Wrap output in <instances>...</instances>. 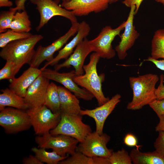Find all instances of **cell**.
I'll return each instance as SVG.
<instances>
[{"label": "cell", "instance_id": "1", "mask_svg": "<svg viewBox=\"0 0 164 164\" xmlns=\"http://www.w3.org/2000/svg\"><path fill=\"white\" fill-rule=\"evenodd\" d=\"M129 80L133 92V98L127 104V109H140L156 99L155 86L159 80L157 74L148 73L131 77Z\"/></svg>", "mask_w": 164, "mask_h": 164}, {"label": "cell", "instance_id": "2", "mask_svg": "<svg viewBox=\"0 0 164 164\" xmlns=\"http://www.w3.org/2000/svg\"><path fill=\"white\" fill-rule=\"evenodd\" d=\"M43 38L41 34L32 35L11 42L2 48L0 56L6 61L13 62L19 71L24 64H30L36 52L34 47Z\"/></svg>", "mask_w": 164, "mask_h": 164}, {"label": "cell", "instance_id": "3", "mask_svg": "<svg viewBox=\"0 0 164 164\" xmlns=\"http://www.w3.org/2000/svg\"><path fill=\"white\" fill-rule=\"evenodd\" d=\"M100 57L95 52L90 56L88 64L84 65L85 73L76 75L73 78L76 83L93 95L96 99L99 106L101 105L109 100L104 95L102 90V83L104 80V74L99 75L97 70V65Z\"/></svg>", "mask_w": 164, "mask_h": 164}, {"label": "cell", "instance_id": "4", "mask_svg": "<svg viewBox=\"0 0 164 164\" xmlns=\"http://www.w3.org/2000/svg\"><path fill=\"white\" fill-rule=\"evenodd\" d=\"M80 114H68L61 113L60 121L57 126L51 130L52 135L61 134L74 138L82 142L92 132L90 125L84 123Z\"/></svg>", "mask_w": 164, "mask_h": 164}, {"label": "cell", "instance_id": "5", "mask_svg": "<svg viewBox=\"0 0 164 164\" xmlns=\"http://www.w3.org/2000/svg\"><path fill=\"white\" fill-rule=\"evenodd\" d=\"M32 126L37 135L50 132L59 122L61 112L54 113L45 105L27 110Z\"/></svg>", "mask_w": 164, "mask_h": 164}, {"label": "cell", "instance_id": "6", "mask_svg": "<svg viewBox=\"0 0 164 164\" xmlns=\"http://www.w3.org/2000/svg\"><path fill=\"white\" fill-rule=\"evenodd\" d=\"M35 141L38 147L50 149L59 155L67 156L76 151L79 141L70 136L61 135H52L50 132L37 135Z\"/></svg>", "mask_w": 164, "mask_h": 164}, {"label": "cell", "instance_id": "7", "mask_svg": "<svg viewBox=\"0 0 164 164\" xmlns=\"http://www.w3.org/2000/svg\"><path fill=\"white\" fill-rule=\"evenodd\" d=\"M125 24L126 21H124L114 29L109 26L103 27L96 37L89 40L92 51L97 53L100 58L110 59L114 57L116 51L113 48L112 43L116 36H120V33Z\"/></svg>", "mask_w": 164, "mask_h": 164}, {"label": "cell", "instance_id": "8", "mask_svg": "<svg viewBox=\"0 0 164 164\" xmlns=\"http://www.w3.org/2000/svg\"><path fill=\"white\" fill-rule=\"evenodd\" d=\"M0 111V125L6 133L16 134L32 126L27 111L10 107Z\"/></svg>", "mask_w": 164, "mask_h": 164}, {"label": "cell", "instance_id": "9", "mask_svg": "<svg viewBox=\"0 0 164 164\" xmlns=\"http://www.w3.org/2000/svg\"><path fill=\"white\" fill-rule=\"evenodd\" d=\"M110 140V136L106 133L100 135L96 131L92 132L87 135L82 142H80L76 151L91 158H109L113 152L107 146Z\"/></svg>", "mask_w": 164, "mask_h": 164}, {"label": "cell", "instance_id": "10", "mask_svg": "<svg viewBox=\"0 0 164 164\" xmlns=\"http://www.w3.org/2000/svg\"><path fill=\"white\" fill-rule=\"evenodd\" d=\"M36 6L40 15V20L36 29H41L53 17L61 16L69 20L71 23L77 22L76 17L73 13L58 5L53 0H29Z\"/></svg>", "mask_w": 164, "mask_h": 164}, {"label": "cell", "instance_id": "11", "mask_svg": "<svg viewBox=\"0 0 164 164\" xmlns=\"http://www.w3.org/2000/svg\"><path fill=\"white\" fill-rule=\"evenodd\" d=\"M71 24V27L65 34L51 44L46 46L40 45L38 47L29 65L30 66L38 68L44 61L48 62L53 58L54 53L60 50L72 36L77 33L80 23L77 22Z\"/></svg>", "mask_w": 164, "mask_h": 164}, {"label": "cell", "instance_id": "12", "mask_svg": "<svg viewBox=\"0 0 164 164\" xmlns=\"http://www.w3.org/2000/svg\"><path fill=\"white\" fill-rule=\"evenodd\" d=\"M42 71L43 76L49 80L61 84L78 99L90 101L94 97L90 93L84 88L80 87L74 81L73 78L77 75L74 70L68 72L60 73L54 70L45 68Z\"/></svg>", "mask_w": 164, "mask_h": 164}, {"label": "cell", "instance_id": "13", "mask_svg": "<svg viewBox=\"0 0 164 164\" xmlns=\"http://www.w3.org/2000/svg\"><path fill=\"white\" fill-rule=\"evenodd\" d=\"M126 21L123 33L120 35L121 40L115 48L118 58L124 59L127 55V52L134 45L136 39L139 36V33L136 30L134 25V19L135 6L132 5Z\"/></svg>", "mask_w": 164, "mask_h": 164}, {"label": "cell", "instance_id": "14", "mask_svg": "<svg viewBox=\"0 0 164 164\" xmlns=\"http://www.w3.org/2000/svg\"><path fill=\"white\" fill-rule=\"evenodd\" d=\"M110 0H70L62 2L61 6L72 12L76 16L88 15L91 12L99 13L108 7Z\"/></svg>", "mask_w": 164, "mask_h": 164}, {"label": "cell", "instance_id": "15", "mask_svg": "<svg viewBox=\"0 0 164 164\" xmlns=\"http://www.w3.org/2000/svg\"><path fill=\"white\" fill-rule=\"evenodd\" d=\"M92 50L89 40L85 38L76 47L70 56L62 63L54 66V70L58 71L61 69L73 66L77 75L84 73L83 66L85 60Z\"/></svg>", "mask_w": 164, "mask_h": 164}, {"label": "cell", "instance_id": "16", "mask_svg": "<svg viewBox=\"0 0 164 164\" xmlns=\"http://www.w3.org/2000/svg\"><path fill=\"white\" fill-rule=\"evenodd\" d=\"M121 97L120 94H116L104 104L93 109L81 110L80 114L82 116L87 115L93 118L95 123V131L101 135L103 133L106 119L120 102Z\"/></svg>", "mask_w": 164, "mask_h": 164}, {"label": "cell", "instance_id": "17", "mask_svg": "<svg viewBox=\"0 0 164 164\" xmlns=\"http://www.w3.org/2000/svg\"><path fill=\"white\" fill-rule=\"evenodd\" d=\"M90 31V27L86 22L80 23L78 29L75 36L59 51L57 55L51 60L47 62L41 68L42 70L48 66H54L62 59H67L72 53L77 46L88 36Z\"/></svg>", "mask_w": 164, "mask_h": 164}, {"label": "cell", "instance_id": "18", "mask_svg": "<svg viewBox=\"0 0 164 164\" xmlns=\"http://www.w3.org/2000/svg\"><path fill=\"white\" fill-rule=\"evenodd\" d=\"M49 80L42 74L39 76L27 89L24 98L29 108H38L44 105Z\"/></svg>", "mask_w": 164, "mask_h": 164}, {"label": "cell", "instance_id": "19", "mask_svg": "<svg viewBox=\"0 0 164 164\" xmlns=\"http://www.w3.org/2000/svg\"><path fill=\"white\" fill-rule=\"evenodd\" d=\"M42 71L41 69L30 66L19 77L10 80L9 88L18 95L24 97L27 89L42 74Z\"/></svg>", "mask_w": 164, "mask_h": 164}, {"label": "cell", "instance_id": "20", "mask_svg": "<svg viewBox=\"0 0 164 164\" xmlns=\"http://www.w3.org/2000/svg\"><path fill=\"white\" fill-rule=\"evenodd\" d=\"M61 113L80 114L81 109L78 98L63 87L58 86Z\"/></svg>", "mask_w": 164, "mask_h": 164}, {"label": "cell", "instance_id": "21", "mask_svg": "<svg viewBox=\"0 0 164 164\" xmlns=\"http://www.w3.org/2000/svg\"><path fill=\"white\" fill-rule=\"evenodd\" d=\"M0 94V110L6 107L25 110L29 107L24 97L16 94L9 88L1 90Z\"/></svg>", "mask_w": 164, "mask_h": 164}, {"label": "cell", "instance_id": "22", "mask_svg": "<svg viewBox=\"0 0 164 164\" xmlns=\"http://www.w3.org/2000/svg\"><path fill=\"white\" fill-rule=\"evenodd\" d=\"M129 154L132 162L134 164H164V156L155 150L144 152L134 148Z\"/></svg>", "mask_w": 164, "mask_h": 164}, {"label": "cell", "instance_id": "23", "mask_svg": "<svg viewBox=\"0 0 164 164\" xmlns=\"http://www.w3.org/2000/svg\"><path fill=\"white\" fill-rule=\"evenodd\" d=\"M44 105L53 112H61L58 86L53 82L50 83L46 91Z\"/></svg>", "mask_w": 164, "mask_h": 164}, {"label": "cell", "instance_id": "24", "mask_svg": "<svg viewBox=\"0 0 164 164\" xmlns=\"http://www.w3.org/2000/svg\"><path fill=\"white\" fill-rule=\"evenodd\" d=\"M9 29L20 32H28L31 29V23L26 10L16 12Z\"/></svg>", "mask_w": 164, "mask_h": 164}, {"label": "cell", "instance_id": "25", "mask_svg": "<svg viewBox=\"0 0 164 164\" xmlns=\"http://www.w3.org/2000/svg\"><path fill=\"white\" fill-rule=\"evenodd\" d=\"M31 150L43 164L44 163L48 164H59L60 162L68 157V156H61L53 151L48 152L44 148L34 147L32 148Z\"/></svg>", "mask_w": 164, "mask_h": 164}, {"label": "cell", "instance_id": "26", "mask_svg": "<svg viewBox=\"0 0 164 164\" xmlns=\"http://www.w3.org/2000/svg\"><path fill=\"white\" fill-rule=\"evenodd\" d=\"M151 57L164 60V29L156 30L152 41Z\"/></svg>", "mask_w": 164, "mask_h": 164}, {"label": "cell", "instance_id": "27", "mask_svg": "<svg viewBox=\"0 0 164 164\" xmlns=\"http://www.w3.org/2000/svg\"><path fill=\"white\" fill-rule=\"evenodd\" d=\"M32 35L29 32H18L9 29L0 34V47L2 48L11 42L28 38Z\"/></svg>", "mask_w": 164, "mask_h": 164}, {"label": "cell", "instance_id": "28", "mask_svg": "<svg viewBox=\"0 0 164 164\" xmlns=\"http://www.w3.org/2000/svg\"><path fill=\"white\" fill-rule=\"evenodd\" d=\"M60 164H93L92 158L76 151L71 156L59 162Z\"/></svg>", "mask_w": 164, "mask_h": 164}, {"label": "cell", "instance_id": "29", "mask_svg": "<svg viewBox=\"0 0 164 164\" xmlns=\"http://www.w3.org/2000/svg\"><path fill=\"white\" fill-rule=\"evenodd\" d=\"M111 164H132L130 154L123 148L117 152H113L109 158Z\"/></svg>", "mask_w": 164, "mask_h": 164}, {"label": "cell", "instance_id": "30", "mask_svg": "<svg viewBox=\"0 0 164 164\" xmlns=\"http://www.w3.org/2000/svg\"><path fill=\"white\" fill-rule=\"evenodd\" d=\"M14 7L9 10L2 11L0 14V33L6 31L9 29L14 16L17 12Z\"/></svg>", "mask_w": 164, "mask_h": 164}, {"label": "cell", "instance_id": "31", "mask_svg": "<svg viewBox=\"0 0 164 164\" xmlns=\"http://www.w3.org/2000/svg\"><path fill=\"white\" fill-rule=\"evenodd\" d=\"M19 71L13 62L7 60L4 66L0 70V80H11L15 77V75Z\"/></svg>", "mask_w": 164, "mask_h": 164}, {"label": "cell", "instance_id": "32", "mask_svg": "<svg viewBox=\"0 0 164 164\" xmlns=\"http://www.w3.org/2000/svg\"><path fill=\"white\" fill-rule=\"evenodd\" d=\"M159 117L164 115V99L161 100L155 99L149 104Z\"/></svg>", "mask_w": 164, "mask_h": 164}, {"label": "cell", "instance_id": "33", "mask_svg": "<svg viewBox=\"0 0 164 164\" xmlns=\"http://www.w3.org/2000/svg\"><path fill=\"white\" fill-rule=\"evenodd\" d=\"M159 135L154 142L155 151L164 156V132H159Z\"/></svg>", "mask_w": 164, "mask_h": 164}, {"label": "cell", "instance_id": "34", "mask_svg": "<svg viewBox=\"0 0 164 164\" xmlns=\"http://www.w3.org/2000/svg\"><path fill=\"white\" fill-rule=\"evenodd\" d=\"M123 141L124 144L129 147H135L138 149H140L142 146L138 145V140L135 135L132 133H128L125 136Z\"/></svg>", "mask_w": 164, "mask_h": 164}, {"label": "cell", "instance_id": "35", "mask_svg": "<svg viewBox=\"0 0 164 164\" xmlns=\"http://www.w3.org/2000/svg\"><path fill=\"white\" fill-rule=\"evenodd\" d=\"M160 77V83L155 91L156 99L158 100L164 99V75L161 74Z\"/></svg>", "mask_w": 164, "mask_h": 164}, {"label": "cell", "instance_id": "36", "mask_svg": "<svg viewBox=\"0 0 164 164\" xmlns=\"http://www.w3.org/2000/svg\"><path fill=\"white\" fill-rule=\"evenodd\" d=\"M143 0H124L122 2L123 4L126 6L129 7L133 5L135 6V14H136L138 11L141 3Z\"/></svg>", "mask_w": 164, "mask_h": 164}, {"label": "cell", "instance_id": "37", "mask_svg": "<svg viewBox=\"0 0 164 164\" xmlns=\"http://www.w3.org/2000/svg\"><path fill=\"white\" fill-rule=\"evenodd\" d=\"M24 164H43L35 155H32L23 158L22 160Z\"/></svg>", "mask_w": 164, "mask_h": 164}, {"label": "cell", "instance_id": "38", "mask_svg": "<svg viewBox=\"0 0 164 164\" xmlns=\"http://www.w3.org/2000/svg\"><path fill=\"white\" fill-rule=\"evenodd\" d=\"M146 61H149L153 63L156 67L159 69L164 71V60H158L152 58L151 56L149 57L145 60Z\"/></svg>", "mask_w": 164, "mask_h": 164}, {"label": "cell", "instance_id": "39", "mask_svg": "<svg viewBox=\"0 0 164 164\" xmlns=\"http://www.w3.org/2000/svg\"><path fill=\"white\" fill-rule=\"evenodd\" d=\"M93 164H111L109 158L102 157L92 158Z\"/></svg>", "mask_w": 164, "mask_h": 164}, {"label": "cell", "instance_id": "40", "mask_svg": "<svg viewBox=\"0 0 164 164\" xmlns=\"http://www.w3.org/2000/svg\"><path fill=\"white\" fill-rule=\"evenodd\" d=\"M159 119V122L155 127L156 132H164V115H160L158 117Z\"/></svg>", "mask_w": 164, "mask_h": 164}, {"label": "cell", "instance_id": "41", "mask_svg": "<svg viewBox=\"0 0 164 164\" xmlns=\"http://www.w3.org/2000/svg\"><path fill=\"white\" fill-rule=\"evenodd\" d=\"M26 0H19L16 1L15 8L17 10L24 11L25 9V4Z\"/></svg>", "mask_w": 164, "mask_h": 164}, {"label": "cell", "instance_id": "42", "mask_svg": "<svg viewBox=\"0 0 164 164\" xmlns=\"http://www.w3.org/2000/svg\"><path fill=\"white\" fill-rule=\"evenodd\" d=\"M17 1L19 0H15ZM13 5L12 2L10 0H0V7H9L12 6Z\"/></svg>", "mask_w": 164, "mask_h": 164}, {"label": "cell", "instance_id": "43", "mask_svg": "<svg viewBox=\"0 0 164 164\" xmlns=\"http://www.w3.org/2000/svg\"><path fill=\"white\" fill-rule=\"evenodd\" d=\"M155 1L157 2L162 4L164 6V0H155Z\"/></svg>", "mask_w": 164, "mask_h": 164}, {"label": "cell", "instance_id": "44", "mask_svg": "<svg viewBox=\"0 0 164 164\" xmlns=\"http://www.w3.org/2000/svg\"><path fill=\"white\" fill-rule=\"evenodd\" d=\"M120 0H110V4H112L115 3Z\"/></svg>", "mask_w": 164, "mask_h": 164}, {"label": "cell", "instance_id": "45", "mask_svg": "<svg viewBox=\"0 0 164 164\" xmlns=\"http://www.w3.org/2000/svg\"><path fill=\"white\" fill-rule=\"evenodd\" d=\"M70 0H62L63 2H66L69 1Z\"/></svg>", "mask_w": 164, "mask_h": 164}]
</instances>
